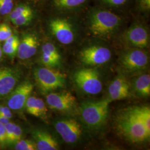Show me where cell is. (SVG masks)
Returning <instances> with one entry per match:
<instances>
[{
    "mask_svg": "<svg viewBox=\"0 0 150 150\" xmlns=\"http://www.w3.org/2000/svg\"><path fill=\"white\" fill-rule=\"evenodd\" d=\"M38 46V36L34 33H27L20 40L17 56L21 60L29 59L37 52Z\"/></svg>",
    "mask_w": 150,
    "mask_h": 150,
    "instance_id": "13",
    "label": "cell"
},
{
    "mask_svg": "<svg viewBox=\"0 0 150 150\" xmlns=\"http://www.w3.org/2000/svg\"><path fill=\"white\" fill-rule=\"evenodd\" d=\"M54 127L64 142L74 144L80 139L82 129L80 124L74 118H61L56 120Z\"/></svg>",
    "mask_w": 150,
    "mask_h": 150,
    "instance_id": "7",
    "label": "cell"
},
{
    "mask_svg": "<svg viewBox=\"0 0 150 150\" xmlns=\"http://www.w3.org/2000/svg\"><path fill=\"white\" fill-rule=\"evenodd\" d=\"M108 95L110 101L123 100L129 96L131 94L128 81L122 75L116 77L109 86Z\"/></svg>",
    "mask_w": 150,
    "mask_h": 150,
    "instance_id": "14",
    "label": "cell"
},
{
    "mask_svg": "<svg viewBox=\"0 0 150 150\" xmlns=\"http://www.w3.org/2000/svg\"><path fill=\"white\" fill-rule=\"evenodd\" d=\"M127 41L138 48L147 47L149 43V36L146 29L140 25H134L130 27L126 33Z\"/></svg>",
    "mask_w": 150,
    "mask_h": 150,
    "instance_id": "16",
    "label": "cell"
},
{
    "mask_svg": "<svg viewBox=\"0 0 150 150\" xmlns=\"http://www.w3.org/2000/svg\"><path fill=\"white\" fill-rule=\"evenodd\" d=\"M13 7V0H0V14L8 15Z\"/></svg>",
    "mask_w": 150,
    "mask_h": 150,
    "instance_id": "26",
    "label": "cell"
},
{
    "mask_svg": "<svg viewBox=\"0 0 150 150\" xmlns=\"http://www.w3.org/2000/svg\"><path fill=\"white\" fill-rule=\"evenodd\" d=\"M33 76L38 88L43 93L64 88L66 84L64 75L53 69L38 67L34 71Z\"/></svg>",
    "mask_w": 150,
    "mask_h": 150,
    "instance_id": "4",
    "label": "cell"
},
{
    "mask_svg": "<svg viewBox=\"0 0 150 150\" xmlns=\"http://www.w3.org/2000/svg\"><path fill=\"white\" fill-rule=\"evenodd\" d=\"M10 121V119L7 118L5 116L0 115V123H2L5 125L6 123L9 122Z\"/></svg>",
    "mask_w": 150,
    "mask_h": 150,
    "instance_id": "34",
    "label": "cell"
},
{
    "mask_svg": "<svg viewBox=\"0 0 150 150\" xmlns=\"http://www.w3.org/2000/svg\"><path fill=\"white\" fill-rule=\"evenodd\" d=\"M140 5L143 9L149 10L150 8V0H140Z\"/></svg>",
    "mask_w": 150,
    "mask_h": 150,
    "instance_id": "33",
    "label": "cell"
},
{
    "mask_svg": "<svg viewBox=\"0 0 150 150\" xmlns=\"http://www.w3.org/2000/svg\"><path fill=\"white\" fill-rule=\"evenodd\" d=\"M7 146L5 125L0 123V147L5 148Z\"/></svg>",
    "mask_w": 150,
    "mask_h": 150,
    "instance_id": "30",
    "label": "cell"
},
{
    "mask_svg": "<svg viewBox=\"0 0 150 150\" xmlns=\"http://www.w3.org/2000/svg\"><path fill=\"white\" fill-rule=\"evenodd\" d=\"M137 112L147 131L150 132V109L148 106H136Z\"/></svg>",
    "mask_w": 150,
    "mask_h": 150,
    "instance_id": "23",
    "label": "cell"
},
{
    "mask_svg": "<svg viewBox=\"0 0 150 150\" xmlns=\"http://www.w3.org/2000/svg\"><path fill=\"white\" fill-rule=\"evenodd\" d=\"M86 0H54V5L61 9H70L83 5Z\"/></svg>",
    "mask_w": 150,
    "mask_h": 150,
    "instance_id": "21",
    "label": "cell"
},
{
    "mask_svg": "<svg viewBox=\"0 0 150 150\" xmlns=\"http://www.w3.org/2000/svg\"><path fill=\"white\" fill-rule=\"evenodd\" d=\"M46 100L51 109L61 112L70 111L76 105V98L68 91L50 92L46 96Z\"/></svg>",
    "mask_w": 150,
    "mask_h": 150,
    "instance_id": "11",
    "label": "cell"
},
{
    "mask_svg": "<svg viewBox=\"0 0 150 150\" xmlns=\"http://www.w3.org/2000/svg\"><path fill=\"white\" fill-rule=\"evenodd\" d=\"M118 132L133 143H141L150 139V132L137 112L136 106L121 111L116 120Z\"/></svg>",
    "mask_w": 150,
    "mask_h": 150,
    "instance_id": "1",
    "label": "cell"
},
{
    "mask_svg": "<svg viewBox=\"0 0 150 150\" xmlns=\"http://www.w3.org/2000/svg\"><path fill=\"white\" fill-rule=\"evenodd\" d=\"M109 99L98 101L83 102L80 112L83 122L91 129H100L107 120L108 114Z\"/></svg>",
    "mask_w": 150,
    "mask_h": 150,
    "instance_id": "2",
    "label": "cell"
},
{
    "mask_svg": "<svg viewBox=\"0 0 150 150\" xmlns=\"http://www.w3.org/2000/svg\"><path fill=\"white\" fill-rule=\"evenodd\" d=\"M16 123L11 122V121L5 125L6 134L7 146H12V140Z\"/></svg>",
    "mask_w": 150,
    "mask_h": 150,
    "instance_id": "28",
    "label": "cell"
},
{
    "mask_svg": "<svg viewBox=\"0 0 150 150\" xmlns=\"http://www.w3.org/2000/svg\"><path fill=\"white\" fill-rule=\"evenodd\" d=\"M12 35V30L7 24H0V42H5Z\"/></svg>",
    "mask_w": 150,
    "mask_h": 150,
    "instance_id": "27",
    "label": "cell"
},
{
    "mask_svg": "<svg viewBox=\"0 0 150 150\" xmlns=\"http://www.w3.org/2000/svg\"><path fill=\"white\" fill-rule=\"evenodd\" d=\"M25 109L28 114L40 118H45L47 112V108L43 100L31 96L27 99Z\"/></svg>",
    "mask_w": 150,
    "mask_h": 150,
    "instance_id": "18",
    "label": "cell"
},
{
    "mask_svg": "<svg viewBox=\"0 0 150 150\" xmlns=\"http://www.w3.org/2000/svg\"><path fill=\"white\" fill-rule=\"evenodd\" d=\"M32 12L33 11L32 8L29 6L25 4H21L16 6L15 8L12 9V10L8 15L10 20L11 21L12 20H13L24 15Z\"/></svg>",
    "mask_w": 150,
    "mask_h": 150,
    "instance_id": "22",
    "label": "cell"
},
{
    "mask_svg": "<svg viewBox=\"0 0 150 150\" xmlns=\"http://www.w3.org/2000/svg\"><path fill=\"white\" fill-rule=\"evenodd\" d=\"M0 115L10 120L13 117L12 110L7 105H0Z\"/></svg>",
    "mask_w": 150,
    "mask_h": 150,
    "instance_id": "31",
    "label": "cell"
},
{
    "mask_svg": "<svg viewBox=\"0 0 150 150\" xmlns=\"http://www.w3.org/2000/svg\"><path fill=\"white\" fill-rule=\"evenodd\" d=\"M90 29L97 37H107L115 32L120 24V18L110 11L93 12L90 17Z\"/></svg>",
    "mask_w": 150,
    "mask_h": 150,
    "instance_id": "3",
    "label": "cell"
},
{
    "mask_svg": "<svg viewBox=\"0 0 150 150\" xmlns=\"http://www.w3.org/2000/svg\"><path fill=\"white\" fill-rule=\"evenodd\" d=\"M108 4L113 6H120L124 4L127 0H105Z\"/></svg>",
    "mask_w": 150,
    "mask_h": 150,
    "instance_id": "32",
    "label": "cell"
},
{
    "mask_svg": "<svg viewBox=\"0 0 150 150\" xmlns=\"http://www.w3.org/2000/svg\"><path fill=\"white\" fill-rule=\"evenodd\" d=\"M149 58L147 53L139 48L126 51L120 59L122 66L130 72L144 70L149 64Z\"/></svg>",
    "mask_w": 150,
    "mask_h": 150,
    "instance_id": "9",
    "label": "cell"
},
{
    "mask_svg": "<svg viewBox=\"0 0 150 150\" xmlns=\"http://www.w3.org/2000/svg\"><path fill=\"white\" fill-rule=\"evenodd\" d=\"M22 136H23V129L20 125L16 124L14 129V131H13L12 140V146L16 144L17 142L20 141L22 138Z\"/></svg>",
    "mask_w": 150,
    "mask_h": 150,
    "instance_id": "29",
    "label": "cell"
},
{
    "mask_svg": "<svg viewBox=\"0 0 150 150\" xmlns=\"http://www.w3.org/2000/svg\"><path fill=\"white\" fill-rule=\"evenodd\" d=\"M33 90V85L30 81L25 80L18 83L6 98V105L12 112H21L25 109L27 99Z\"/></svg>",
    "mask_w": 150,
    "mask_h": 150,
    "instance_id": "6",
    "label": "cell"
},
{
    "mask_svg": "<svg viewBox=\"0 0 150 150\" xmlns=\"http://www.w3.org/2000/svg\"><path fill=\"white\" fill-rule=\"evenodd\" d=\"M40 60L44 67L54 69L61 64V57L53 43L46 42L44 43L42 47Z\"/></svg>",
    "mask_w": 150,
    "mask_h": 150,
    "instance_id": "17",
    "label": "cell"
},
{
    "mask_svg": "<svg viewBox=\"0 0 150 150\" xmlns=\"http://www.w3.org/2000/svg\"><path fill=\"white\" fill-rule=\"evenodd\" d=\"M74 80L76 85L85 93L97 95L102 89L100 76L97 70L93 69H83L75 72Z\"/></svg>",
    "mask_w": 150,
    "mask_h": 150,
    "instance_id": "5",
    "label": "cell"
},
{
    "mask_svg": "<svg viewBox=\"0 0 150 150\" xmlns=\"http://www.w3.org/2000/svg\"><path fill=\"white\" fill-rule=\"evenodd\" d=\"M3 56H4V54H3L2 50V46L0 44V61H1L3 59Z\"/></svg>",
    "mask_w": 150,
    "mask_h": 150,
    "instance_id": "35",
    "label": "cell"
},
{
    "mask_svg": "<svg viewBox=\"0 0 150 150\" xmlns=\"http://www.w3.org/2000/svg\"><path fill=\"white\" fill-rule=\"evenodd\" d=\"M15 146V150H36L37 147L33 140L21 139L17 142Z\"/></svg>",
    "mask_w": 150,
    "mask_h": 150,
    "instance_id": "24",
    "label": "cell"
},
{
    "mask_svg": "<svg viewBox=\"0 0 150 150\" xmlns=\"http://www.w3.org/2000/svg\"><path fill=\"white\" fill-rule=\"evenodd\" d=\"M81 61L89 66L105 64L111 58V52L108 48L101 46H91L84 48L80 54Z\"/></svg>",
    "mask_w": 150,
    "mask_h": 150,
    "instance_id": "10",
    "label": "cell"
},
{
    "mask_svg": "<svg viewBox=\"0 0 150 150\" xmlns=\"http://www.w3.org/2000/svg\"><path fill=\"white\" fill-rule=\"evenodd\" d=\"M133 87L139 96L146 97L150 95V76L143 74L139 76L134 81Z\"/></svg>",
    "mask_w": 150,
    "mask_h": 150,
    "instance_id": "19",
    "label": "cell"
},
{
    "mask_svg": "<svg viewBox=\"0 0 150 150\" xmlns=\"http://www.w3.org/2000/svg\"><path fill=\"white\" fill-rule=\"evenodd\" d=\"M31 136L38 150H57L59 149L57 141L48 132L42 129H32Z\"/></svg>",
    "mask_w": 150,
    "mask_h": 150,
    "instance_id": "15",
    "label": "cell"
},
{
    "mask_svg": "<svg viewBox=\"0 0 150 150\" xmlns=\"http://www.w3.org/2000/svg\"><path fill=\"white\" fill-rule=\"evenodd\" d=\"M50 28L54 36L60 43L70 45L75 38L71 25L62 18H55L50 23Z\"/></svg>",
    "mask_w": 150,
    "mask_h": 150,
    "instance_id": "12",
    "label": "cell"
},
{
    "mask_svg": "<svg viewBox=\"0 0 150 150\" xmlns=\"http://www.w3.org/2000/svg\"><path fill=\"white\" fill-rule=\"evenodd\" d=\"M20 38L17 35L13 34L10 38L6 40L2 46L3 54L11 59H14L17 56V50L20 43Z\"/></svg>",
    "mask_w": 150,
    "mask_h": 150,
    "instance_id": "20",
    "label": "cell"
},
{
    "mask_svg": "<svg viewBox=\"0 0 150 150\" xmlns=\"http://www.w3.org/2000/svg\"><path fill=\"white\" fill-rule=\"evenodd\" d=\"M33 12L27 13L18 18H17L13 20H12L11 22L16 26H26L31 22L33 18Z\"/></svg>",
    "mask_w": 150,
    "mask_h": 150,
    "instance_id": "25",
    "label": "cell"
},
{
    "mask_svg": "<svg viewBox=\"0 0 150 150\" xmlns=\"http://www.w3.org/2000/svg\"><path fill=\"white\" fill-rule=\"evenodd\" d=\"M22 71L18 67H0V100L6 98L21 80Z\"/></svg>",
    "mask_w": 150,
    "mask_h": 150,
    "instance_id": "8",
    "label": "cell"
}]
</instances>
